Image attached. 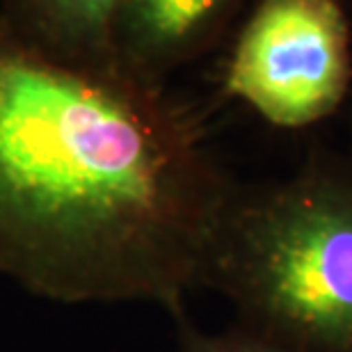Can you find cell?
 <instances>
[{"mask_svg": "<svg viewBox=\"0 0 352 352\" xmlns=\"http://www.w3.org/2000/svg\"><path fill=\"white\" fill-rule=\"evenodd\" d=\"M236 186L165 85L0 25V277L62 305L183 311Z\"/></svg>", "mask_w": 352, "mask_h": 352, "instance_id": "1", "label": "cell"}, {"mask_svg": "<svg viewBox=\"0 0 352 352\" xmlns=\"http://www.w3.org/2000/svg\"><path fill=\"white\" fill-rule=\"evenodd\" d=\"M201 286L295 352H352V160L311 156L279 181L236 188Z\"/></svg>", "mask_w": 352, "mask_h": 352, "instance_id": "2", "label": "cell"}, {"mask_svg": "<svg viewBox=\"0 0 352 352\" xmlns=\"http://www.w3.org/2000/svg\"><path fill=\"white\" fill-rule=\"evenodd\" d=\"M224 91L281 131H305L352 96V28L339 0H258L241 28Z\"/></svg>", "mask_w": 352, "mask_h": 352, "instance_id": "3", "label": "cell"}, {"mask_svg": "<svg viewBox=\"0 0 352 352\" xmlns=\"http://www.w3.org/2000/svg\"><path fill=\"white\" fill-rule=\"evenodd\" d=\"M245 0H131L117 28L115 55L126 72L165 85L227 30Z\"/></svg>", "mask_w": 352, "mask_h": 352, "instance_id": "4", "label": "cell"}, {"mask_svg": "<svg viewBox=\"0 0 352 352\" xmlns=\"http://www.w3.org/2000/svg\"><path fill=\"white\" fill-rule=\"evenodd\" d=\"M131 0H0V25L37 51L87 67H115V37Z\"/></svg>", "mask_w": 352, "mask_h": 352, "instance_id": "5", "label": "cell"}, {"mask_svg": "<svg viewBox=\"0 0 352 352\" xmlns=\"http://www.w3.org/2000/svg\"><path fill=\"white\" fill-rule=\"evenodd\" d=\"M179 320V346L176 352H295L284 343L258 334L254 329L231 325L224 332H201L186 320V314H176Z\"/></svg>", "mask_w": 352, "mask_h": 352, "instance_id": "6", "label": "cell"}, {"mask_svg": "<svg viewBox=\"0 0 352 352\" xmlns=\"http://www.w3.org/2000/svg\"><path fill=\"white\" fill-rule=\"evenodd\" d=\"M350 101H352V96H350ZM350 160H352V156H350Z\"/></svg>", "mask_w": 352, "mask_h": 352, "instance_id": "7", "label": "cell"}]
</instances>
